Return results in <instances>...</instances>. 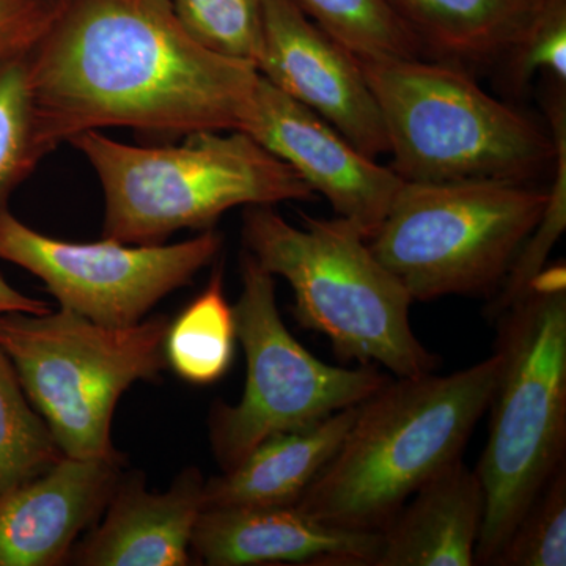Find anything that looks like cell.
Listing matches in <instances>:
<instances>
[{
  "label": "cell",
  "instance_id": "obj_15",
  "mask_svg": "<svg viewBox=\"0 0 566 566\" xmlns=\"http://www.w3.org/2000/svg\"><path fill=\"white\" fill-rule=\"evenodd\" d=\"M205 480L186 469L166 493H150L140 475L122 476L106 516L74 545L69 564L81 566H186L205 510Z\"/></svg>",
  "mask_w": 566,
  "mask_h": 566
},
{
  "label": "cell",
  "instance_id": "obj_26",
  "mask_svg": "<svg viewBox=\"0 0 566 566\" xmlns=\"http://www.w3.org/2000/svg\"><path fill=\"white\" fill-rule=\"evenodd\" d=\"M502 69L506 84L516 93L538 73L547 74L556 80L558 87H565L566 0H547L545 9Z\"/></svg>",
  "mask_w": 566,
  "mask_h": 566
},
{
  "label": "cell",
  "instance_id": "obj_4",
  "mask_svg": "<svg viewBox=\"0 0 566 566\" xmlns=\"http://www.w3.org/2000/svg\"><path fill=\"white\" fill-rule=\"evenodd\" d=\"M103 188V238L161 244L181 229H212L232 208L314 199L289 164L243 132H202L180 145L137 147L85 132L70 139Z\"/></svg>",
  "mask_w": 566,
  "mask_h": 566
},
{
  "label": "cell",
  "instance_id": "obj_12",
  "mask_svg": "<svg viewBox=\"0 0 566 566\" xmlns=\"http://www.w3.org/2000/svg\"><path fill=\"white\" fill-rule=\"evenodd\" d=\"M263 46L255 69L314 111L370 158L389 153L381 111L352 52L316 25L296 0H263Z\"/></svg>",
  "mask_w": 566,
  "mask_h": 566
},
{
  "label": "cell",
  "instance_id": "obj_27",
  "mask_svg": "<svg viewBox=\"0 0 566 566\" xmlns=\"http://www.w3.org/2000/svg\"><path fill=\"white\" fill-rule=\"evenodd\" d=\"M63 0H0V63L31 54Z\"/></svg>",
  "mask_w": 566,
  "mask_h": 566
},
{
  "label": "cell",
  "instance_id": "obj_24",
  "mask_svg": "<svg viewBox=\"0 0 566 566\" xmlns=\"http://www.w3.org/2000/svg\"><path fill=\"white\" fill-rule=\"evenodd\" d=\"M178 20L208 50L251 62L263 46V0H170Z\"/></svg>",
  "mask_w": 566,
  "mask_h": 566
},
{
  "label": "cell",
  "instance_id": "obj_11",
  "mask_svg": "<svg viewBox=\"0 0 566 566\" xmlns=\"http://www.w3.org/2000/svg\"><path fill=\"white\" fill-rule=\"evenodd\" d=\"M241 132L289 164L367 241L378 232L403 185L390 167L357 150L333 125L263 76Z\"/></svg>",
  "mask_w": 566,
  "mask_h": 566
},
{
  "label": "cell",
  "instance_id": "obj_20",
  "mask_svg": "<svg viewBox=\"0 0 566 566\" xmlns=\"http://www.w3.org/2000/svg\"><path fill=\"white\" fill-rule=\"evenodd\" d=\"M297 6L357 61L422 57L392 0H296Z\"/></svg>",
  "mask_w": 566,
  "mask_h": 566
},
{
  "label": "cell",
  "instance_id": "obj_25",
  "mask_svg": "<svg viewBox=\"0 0 566 566\" xmlns=\"http://www.w3.org/2000/svg\"><path fill=\"white\" fill-rule=\"evenodd\" d=\"M491 565H566L565 464L558 469L538 497L528 506Z\"/></svg>",
  "mask_w": 566,
  "mask_h": 566
},
{
  "label": "cell",
  "instance_id": "obj_10",
  "mask_svg": "<svg viewBox=\"0 0 566 566\" xmlns=\"http://www.w3.org/2000/svg\"><path fill=\"white\" fill-rule=\"evenodd\" d=\"M214 229L177 244L70 243L0 211V260L41 279L62 308L104 326L140 323L159 301L189 285L218 256Z\"/></svg>",
  "mask_w": 566,
  "mask_h": 566
},
{
  "label": "cell",
  "instance_id": "obj_3",
  "mask_svg": "<svg viewBox=\"0 0 566 566\" xmlns=\"http://www.w3.org/2000/svg\"><path fill=\"white\" fill-rule=\"evenodd\" d=\"M501 371L475 474L485 497L475 565H491L566 452L565 268L543 270L499 315Z\"/></svg>",
  "mask_w": 566,
  "mask_h": 566
},
{
  "label": "cell",
  "instance_id": "obj_8",
  "mask_svg": "<svg viewBox=\"0 0 566 566\" xmlns=\"http://www.w3.org/2000/svg\"><path fill=\"white\" fill-rule=\"evenodd\" d=\"M547 202L531 182L403 181L368 245L412 301L493 293Z\"/></svg>",
  "mask_w": 566,
  "mask_h": 566
},
{
  "label": "cell",
  "instance_id": "obj_23",
  "mask_svg": "<svg viewBox=\"0 0 566 566\" xmlns=\"http://www.w3.org/2000/svg\"><path fill=\"white\" fill-rule=\"evenodd\" d=\"M28 55L0 63V211L9 210L10 197L48 155L36 125Z\"/></svg>",
  "mask_w": 566,
  "mask_h": 566
},
{
  "label": "cell",
  "instance_id": "obj_7",
  "mask_svg": "<svg viewBox=\"0 0 566 566\" xmlns=\"http://www.w3.org/2000/svg\"><path fill=\"white\" fill-rule=\"evenodd\" d=\"M169 323L158 315L114 327L62 307L11 312L0 315V348L63 455L123 460L112 444V417L134 382L155 381L166 368Z\"/></svg>",
  "mask_w": 566,
  "mask_h": 566
},
{
  "label": "cell",
  "instance_id": "obj_13",
  "mask_svg": "<svg viewBox=\"0 0 566 566\" xmlns=\"http://www.w3.org/2000/svg\"><path fill=\"white\" fill-rule=\"evenodd\" d=\"M125 460L63 457L0 494V566H57L103 515Z\"/></svg>",
  "mask_w": 566,
  "mask_h": 566
},
{
  "label": "cell",
  "instance_id": "obj_14",
  "mask_svg": "<svg viewBox=\"0 0 566 566\" xmlns=\"http://www.w3.org/2000/svg\"><path fill=\"white\" fill-rule=\"evenodd\" d=\"M381 531L331 526L296 506L205 509L191 553L210 566H375Z\"/></svg>",
  "mask_w": 566,
  "mask_h": 566
},
{
  "label": "cell",
  "instance_id": "obj_22",
  "mask_svg": "<svg viewBox=\"0 0 566 566\" xmlns=\"http://www.w3.org/2000/svg\"><path fill=\"white\" fill-rule=\"evenodd\" d=\"M549 133L556 145L554 156V180L549 188V202L542 219L517 253L512 270L499 289V296L488 307L491 316L497 318L506 308L526 294L536 275L545 270L549 253L560 240L566 227V103L565 92L558 88L547 103Z\"/></svg>",
  "mask_w": 566,
  "mask_h": 566
},
{
  "label": "cell",
  "instance_id": "obj_9",
  "mask_svg": "<svg viewBox=\"0 0 566 566\" xmlns=\"http://www.w3.org/2000/svg\"><path fill=\"white\" fill-rule=\"evenodd\" d=\"M241 281L233 312L248 363L244 392L237 405L216 403L210 416L212 452L222 471L275 434L363 403L392 379L375 364L334 367L308 353L282 322L274 275L248 251L241 256Z\"/></svg>",
  "mask_w": 566,
  "mask_h": 566
},
{
  "label": "cell",
  "instance_id": "obj_6",
  "mask_svg": "<svg viewBox=\"0 0 566 566\" xmlns=\"http://www.w3.org/2000/svg\"><path fill=\"white\" fill-rule=\"evenodd\" d=\"M357 62L401 180L528 182L553 167L551 133L483 91L471 71L422 57Z\"/></svg>",
  "mask_w": 566,
  "mask_h": 566
},
{
  "label": "cell",
  "instance_id": "obj_28",
  "mask_svg": "<svg viewBox=\"0 0 566 566\" xmlns=\"http://www.w3.org/2000/svg\"><path fill=\"white\" fill-rule=\"evenodd\" d=\"M22 312V314L43 315L51 312L50 304L18 292L6 279L0 277V315Z\"/></svg>",
  "mask_w": 566,
  "mask_h": 566
},
{
  "label": "cell",
  "instance_id": "obj_2",
  "mask_svg": "<svg viewBox=\"0 0 566 566\" xmlns=\"http://www.w3.org/2000/svg\"><path fill=\"white\" fill-rule=\"evenodd\" d=\"M501 363L494 352L452 375L390 379L359 405L337 452L294 506L331 526L381 531L417 490L461 460Z\"/></svg>",
  "mask_w": 566,
  "mask_h": 566
},
{
  "label": "cell",
  "instance_id": "obj_21",
  "mask_svg": "<svg viewBox=\"0 0 566 566\" xmlns=\"http://www.w3.org/2000/svg\"><path fill=\"white\" fill-rule=\"evenodd\" d=\"M63 452L0 348V494L50 471Z\"/></svg>",
  "mask_w": 566,
  "mask_h": 566
},
{
  "label": "cell",
  "instance_id": "obj_1",
  "mask_svg": "<svg viewBox=\"0 0 566 566\" xmlns=\"http://www.w3.org/2000/svg\"><path fill=\"white\" fill-rule=\"evenodd\" d=\"M28 62L48 153L111 126L241 132L260 77L253 63L193 39L170 0H63Z\"/></svg>",
  "mask_w": 566,
  "mask_h": 566
},
{
  "label": "cell",
  "instance_id": "obj_17",
  "mask_svg": "<svg viewBox=\"0 0 566 566\" xmlns=\"http://www.w3.org/2000/svg\"><path fill=\"white\" fill-rule=\"evenodd\" d=\"M423 59L468 71L499 69L547 0H392Z\"/></svg>",
  "mask_w": 566,
  "mask_h": 566
},
{
  "label": "cell",
  "instance_id": "obj_19",
  "mask_svg": "<svg viewBox=\"0 0 566 566\" xmlns=\"http://www.w3.org/2000/svg\"><path fill=\"white\" fill-rule=\"evenodd\" d=\"M234 345L237 322L223 293L222 268H218L207 289L169 323L164 354L167 365L185 381L208 386L229 370Z\"/></svg>",
  "mask_w": 566,
  "mask_h": 566
},
{
  "label": "cell",
  "instance_id": "obj_5",
  "mask_svg": "<svg viewBox=\"0 0 566 566\" xmlns=\"http://www.w3.org/2000/svg\"><path fill=\"white\" fill-rule=\"evenodd\" d=\"M297 229L273 207H248L243 240L268 273L285 279L294 316L326 335L334 353L360 365H382L397 378L433 374L441 365L416 337L412 297L344 218L303 216Z\"/></svg>",
  "mask_w": 566,
  "mask_h": 566
},
{
  "label": "cell",
  "instance_id": "obj_18",
  "mask_svg": "<svg viewBox=\"0 0 566 566\" xmlns=\"http://www.w3.org/2000/svg\"><path fill=\"white\" fill-rule=\"evenodd\" d=\"M357 408L359 405L303 430L266 439L240 464L205 482V509L296 505L337 452Z\"/></svg>",
  "mask_w": 566,
  "mask_h": 566
},
{
  "label": "cell",
  "instance_id": "obj_16",
  "mask_svg": "<svg viewBox=\"0 0 566 566\" xmlns=\"http://www.w3.org/2000/svg\"><path fill=\"white\" fill-rule=\"evenodd\" d=\"M485 513L475 471L457 460L381 528L375 566H472Z\"/></svg>",
  "mask_w": 566,
  "mask_h": 566
}]
</instances>
